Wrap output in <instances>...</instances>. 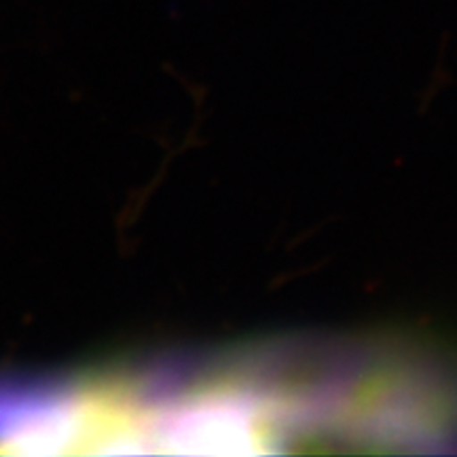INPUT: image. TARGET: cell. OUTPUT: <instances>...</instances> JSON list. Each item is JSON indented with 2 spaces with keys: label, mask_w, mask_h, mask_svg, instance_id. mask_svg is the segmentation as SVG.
<instances>
[{
  "label": "cell",
  "mask_w": 457,
  "mask_h": 457,
  "mask_svg": "<svg viewBox=\"0 0 457 457\" xmlns=\"http://www.w3.org/2000/svg\"><path fill=\"white\" fill-rule=\"evenodd\" d=\"M108 430V384L0 381V453H100Z\"/></svg>",
  "instance_id": "6da1fadb"
}]
</instances>
